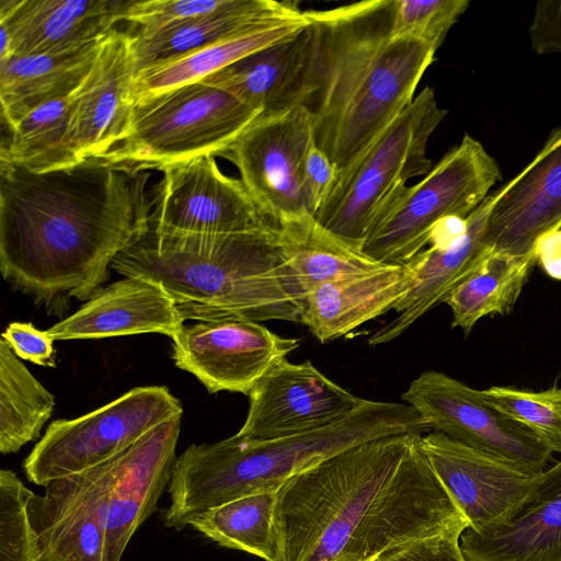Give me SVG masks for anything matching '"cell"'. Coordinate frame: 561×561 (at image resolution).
I'll use <instances>...</instances> for the list:
<instances>
[{
	"mask_svg": "<svg viewBox=\"0 0 561 561\" xmlns=\"http://www.w3.org/2000/svg\"><path fill=\"white\" fill-rule=\"evenodd\" d=\"M0 175L1 274L51 313L99 293L149 229V170L95 156L47 172L0 162Z\"/></svg>",
	"mask_w": 561,
	"mask_h": 561,
	"instance_id": "1",
	"label": "cell"
},
{
	"mask_svg": "<svg viewBox=\"0 0 561 561\" xmlns=\"http://www.w3.org/2000/svg\"><path fill=\"white\" fill-rule=\"evenodd\" d=\"M421 433L369 439L277 491L279 561H382L469 524L420 446Z\"/></svg>",
	"mask_w": 561,
	"mask_h": 561,
	"instance_id": "2",
	"label": "cell"
},
{
	"mask_svg": "<svg viewBox=\"0 0 561 561\" xmlns=\"http://www.w3.org/2000/svg\"><path fill=\"white\" fill-rule=\"evenodd\" d=\"M394 0L304 11L312 31L313 142L346 174L415 98L432 45L392 35Z\"/></svg>",
	"mask_w": 561,
	"mask_h": 561,
	"instance_id": "3",
	"label": "cell"
},
{
	"mask_svg": "<svg viewBox=\"0 0 561 561\" xmlns=\"http://www.w3.org/2000/svg\"><path fill=\"white\" fill-rule=\"evenodd\" d=\"M112 270L160 284L183 320L300 322L302 299L278 229L244 233L147 232Z\"/></svg>",
	"mask_w": 561,
	"mask_h": 561,
	"instance_id": "4",
	"label": "cell"
},
{
	"mask_svg": "<svg viewBox=\"0 0 561 561\" xmlns=\"http://www.w3.org/2000/svg\"><path fill=\"white\" fill-rule=\"evenodd\" d=\"M425 430L407 403L363 399L344 419L312 432L275 439L233 435L216 443L192 444L176 458L163 524L183 529L208 508L278 490L295 474L353 445Z\"/></svg>",
	"mask_w": 561,
	"mask_h": 561,
	"instance_id": "5",
	"label": "cell"
},
{
	"mask_svg": "<svg viewBox=\"0 0 561 561\" xmlns=\"http://www.w3.org/2000/svg\"><path fill=\"white\" fill-rule=\"evenodd\" d=\"M446 115L434 90L423 89L356 164L335 180L313 218L360 250L374 224L407 182L433 168L426 156L427 142Z\"/></svg>",
	"mask_w": 561,
	"mask_h": 561,
	"instance_id": "6",
	"label": "cell"
},
{
	"mask_svg": "<svg viewBox=\"0 0 561 561\" xmlns=\"http://www.w3.org/2000/svg\"><path fill=\"white\" fill-rule=\"evenodd\" d=\"M262 113L202 81L135 102L125 138L103 154L140 170L221 156Z\"/></svg>",
	"mask_w": 561,
	"mask_h": 561,
	"instance_id": "7",
	"label": "cell"
},
{
	"mask_svg": "<svg viewBox=\"0 0 561 561\" xmlns=\"http://www.w3.org/2000/svg\"><path fill=\"white\" fill-rule=\"evenodd\" d=\"M502 178L495 159L466 134L424 178L407 186L368 232L362 252L383 264H405L446 220L466 219Z\"/></svg>",
	"mask_w": 561,
	"mask_h": 561,
	"instance_id": "8",
	"label": "cell"
},
{
	"mask_svg": "<svg viewBox=\"0 0 561 561\" xmlns=\"http://www.w3.org/2000/svg\"><path fill=\"white\" fill-rule=\"evenodd\" d=\"M183 414L163 386L134 388L72 420H56L23 462L36 485L93 468L129 448L159 424Z\"/></svg>",
	"mask_w": 561,
	"mask_h": 561,
	"instance_id": "9",
	"label": "cell"
},
{
	"mask_svg": "<svg viewBox=\"0 0 561 561\" xmlns=\"http://www.w3.org/2000/svg\"><path fill=\"white\" fill-rule=\"evenodd\" d=\"M312 144V115L297 105L261 114L221 154L237 167L244 186L277 229L308 214L301 183Z\"/></svg>",
	"mask_w": 561,
	"mask_h": 561,
	"instance_id": "10",
	"label": "cell"
},
{
	"mask_svg": "<svg viewBox=\"0 0 561 561\" xmlns=\"http://www.w3.org/2000/svg\"><path fill=\"white\" fill-rule=\"evenodd\" d=\"M161 171V180L151 187L150 227L196 234L277 229L241 179L224 174L214 156L174 163Z\"/></svg>",
	"mask_w": 561,
	"mask_h": 561,
	"instance_id": "11",
	"label": "cell"
},
{
	"mask_svg": "<svg viewBox=\"0 0 561 561\" xmlns=\"http://www.w3.org/2000/svg\"><path fill=\"white\" fill-rule=\"evenodd\" d=\"M426 428L470 447L543 472L552 451L530 431L489 404L481 390L445 373L426 370L401 394Z\"/></svg>",
	"mask_w": 561,
	"mask_h": 561,
	"instance_id": "12",
	"label": "cell"
},
{
	"mask_svg": "<svg viewBox=\"0 0 561 561\" xmlns=\"http://www.w3.org/2000/svg\"><path fill=\"white\" fill-rule=\"evenodd\" d=\"M300 341L249 320L202 321L172 336L176 367L193 374L210 393L248 394Z\"/></svg>",
	"mask_w": 561,
	"mask_h": 561,
	"instance_id": "13",
	"label": "cell"
},
{
	"mask_svg": "<svg viewBox=\"0 0 561 561\" xmlns=\"http://www.w3.org/2000/svg\"><path fill=\"white\" fill-rule=\"evenodd\" d=\"M123 453V451H122ZM119 455L45 485L30 516L41 561H105V538Z\"/></svg>",
	"mask_w": 561,
	"mask_h": 561,
	"instance_id": "14",
	"label": "cell"
},
{
	"mask_svg": "<svg viewBox=\"0 0 561 561\" xmlns=\"http://www.w3.org/2000/svg\"><path fill=\"white\" fill-rule=\"evenodd\" d=\"M362 401L311 362L284 359L249 393L247 417L236 435L275 439L312 432L344 419Z\"/></svg>",
	"mask_w": 561,
	"mask_h": 561,
	"instance_id": "15",
	"label": "cell"
},
{
	"mask_svg": "<svg viewBox=\"0 0 561 561\" xmlns=\"http://www.w3.org/2000/svg\"><path fill=\"white\" fill-rule=\"evenodd\" d=\"M420 446L474 531L503 520L542 474L438 432Z\"/></svg>",
	"mask_w": 561,
	"mask_h": 561,
	"instance_id": "16",
	"label": "cell"
},
{
	"mask_svg": "<svg viewBox=\"0 0 561 561\" xmlns=\"http://www.w3.org/2000/svg\"><path fill=\"white\" fill-rule=\"evenodd\" d=\"M492 196L483 233L492 252L529 255L541 238L561 230V127Z\"/></svg>",
	"mask_w": 561,
	"mask_h": 561,
	"instance_id": "17",
	"label": "cell"
},
{
	"mask_svg": "<svg viewBox=\"0 0 561 561\" xmlns=\"http://www.w3.org/2000/svg\"><path fill=\"white\" fill-rule=\"evenodd\" d=\"M131 0H1L0 62L64 51L105 38Z\"/></svg>",
	"mask_w": 561,
	"mask_h": 561,
	"instance_id": "18",
	"label": "cell"
},
{
	"mask_svg": "<svg viewBox=\"0 0 561 561\" xmlns=\"http://www.w3.org/2000/svg\"><path fill=\"white\" fill-rule=\"evenodd\" d=\"M134 79L131 33L115 28L70 94V134L81 160L106 154L125 138L135 104Z\"/></svg>",
	"mask_w": 561,
	"mask_h": 561,
	"instance_id": "19",
	"label": "cell"
},
{
	"mask_svg": "<svg viewBox=\"0 0 561 561\" xmlns=\"http://www.w3.org/2000/svg\"><path fill=\"white\" fill-rule=\"evenodd\" d=\"M493 196L489 195L465 220L448 232L437 230L432 247L421 251L409 264L413 271L410 290L394 305L398 316L374 332L368 344L377 346L402 335L448 294L491 252L483 233Z\"/></svg>",
	"mask_w": 561,
	"mask_h": 561,
	"instance_id": "20",
	"label": "cell"
},
{
	"mask_svg": "<svg viewBox=\"0 0 561 561\" xmlns=\"http://www.w3.org/2000/svg\"><path fill=\"white\" fill-rule=\"evenodd\" d=\"M182 415L174 416L121 453L105 538V561H121L170 484Z\"/></svg>",
	"mask_w": 561,
	"mask_h": 561,
	"instance_id": "21",
	"label": "cell"
},
{
	"mask_svg": "<svg viewBox=\"0 0 561 561\" xmlns=\"http://www.w3.org/2000/svg\"><path fill=\"white\" fill-rule=\"evenodd\" d=\"M466 561H561V460L503 520L460 536Z\"/></svg>",
	"mask_w": 561,
	"mask_h": 561,
	"instance_id": "22",
	"label": "cell"
},
{
	"mask_svg": "<svg viewBox=\"0 0 561 561\" xmlns=\"http://www.w3.org/2000/svg\"><path fill=\"white\" fill-rule=\"evenodd\" d=\"M182 327L183 320L172 298L160 284L130 276L102 288L46 333L54 341L140 333H161L172 337Z\"/></svg>",
	"mask_w": 561,
	"mask_h": 561,
	"instance_id": "23",
	"label": "cell"
},
{
	"mask_svg": "<svg viewBox=\"0 0 561 561\" xmlns=\"http://www.w3.org/2000/svg\"><path fill=\"white\" fill-rule=\"evenodd\" d=\"M312 44L308 21L290 38L248 55L201 81L231 93L262 114L304 105L310 94Z\"/></svg>",
	"mask_w": 561,
	"mask_h": 561,
	"instance_id": "24",
	"label": "cell"
},
{
	"mask_svg": "<svg viewBox=\"0 0 561 561\" xmlns=\"http://www.w3.org/2000/svg\"><path fill=\"white\" fill-rule=\"evenodd\" d=\"M412 282L408 262L322 284L305 298L300 323L320 342H331L393 309Z\"/></svg>",
	"mask_w": 561,
	"mask_h": 561,
	"instance_id": "25",
	"label": "cell"
},
{
	"mask_svg": "<svg viewBox=\"0 0 561 561\" xmlns=\"http://www.w3.org/2000/svg\"><path fill=\"white\" fill-rule=\"evenodd\" d=\"M300 11L291 2L273 0H233L226 10L152 33H131L135 76L208 45L245 34L295 16Z\"/></svg>",
	"mask_w": 561,
	"mask_h": 561,
	"instance_id": "26",
	"label": "cell"
},
{
	"mask_svg": "<svg viewBox=\"0 0 561 561\" xmlns=\"http://www.w3.org/2000/svg\"><path fill=\"white\" fill-rule=\"evenodd\" d=\"M105 38L64 51L13 56L0 62L3 124L10 127L39 105L70 95L89 73Z\"/></svg>",
	"mask_w": 561,
	"mask_h": 561,
	"instance_id": "27",
	"label": "cell"
},
{
	"mask_svg": "<svg viewBox=\"0 0 561 561\" xmlns=\"http://www.w3.org/2000/svg\"><path fill=\"white\" fill-rule=\"evenodd\" d=\"M278 238L302 302L322 284L367 274L387 265L351 247L309 214L279 225Z\"/></svg>",
	"mask_w": 561,
	"mask_h": 561,
	"instance_id": "28",
	"label": "cell"
},
{
	"mask_svg": "<svg viewBox=\"0 0 561 561\" xmlns=\"http://www.w3.org/2000/svg\"><path fill=\"white\" fill-rule=\"evenodd\" d=\"M308 24L305 12L149 68L135 76L134 103L142 98L197 82L271 45L290 38Z\"/></svg>",
	"mask_w": 561,
	"mask_h": 561,
	"instance_id": "29",
	"label": "cell"
},
{
	"mask_svg": "<svg viewBox=\"0 0 561 561\" xmlns=\"http://www.w3.org/2000/svg\"><path fill=\"white\" fill-rule=\"evenodd\" d=\"M536 262V252L514 256L491 251L446 297L451 328L467 335L481 318L511 312Z\"/></svg>",
	"mask_w": 561,
	"mask_h": 561,
	"instance_id": "30",
	"label": "cell"
},
{
	"mask_svg": "<svg viewBox=\"0 0 561 561\" xmlns=\"http://www.w3.org/2000/svg\"><path fill=\"white\" fill-rule=\"evenodd\" d=\"M70 95L48 101L8 127L0 162L47 172L81 161L70 134Z\"/></svg>",
	"mask_w": 561,
	"mask_h": 561,
	"instance_id": "31",
	"label": "cell"
},
{
	"mask_svg": "<svg viewBox=\"0 0 561 561\" xmlns=\"http://www.w3.org/2000/svg\"><path fill=\"white\" fill-rule=\"evenodd\" d=\"M277 491L252 493L208 508L193 517L187 526L222 547L264 561H279L274 526Z\"/></svg>",
	"mask_w": 561,
	"mask_h": 561,
	"instance_id": "32",
	"label": "cell"
},
{
	"mask_svg": "<svg viewBox=\"0 0 561 561\" xmlns=\"http://www.w3.org/2000/svg\"><path fill=\"white\" fill-rule=\"evenodd\" d=\"M55 407L54 396L0 340V451H19L34 440Z\"/></svg>",
	"mask_w": 561,
	"mask_h": 561,
	"instance_id": "33",
	"label": "cell"
},
{
	"mask_svg": "<svg viewBox=\"0 0 561 561\" xmlns=\"http://www.w3.org/2000/svg\"><path fill=\"white\" fill-rule=\"evenodd\" d=\"M484 400L561 454V387L534 391L505 386L481 390Z\"/></svg>",
	"mask_w": 561,
	"mask_h": 561,
	"instance_id": "34",
	"label": "cell"
},
{
	"mask_svg": "<svg viewBox=\"0 0 561 561\" xmlns=\"http://www.w3.org/2000/svg\"><path fill=\"white\" fill-rule=\"evenodd\" d=\"M34 493L8 469L0 471V561H41L30 516Z\"/></svg>",
	"mask_w": 561,
	"mask_h": 561,
	"instance_id": "35",
	"label": "cell"
},
{
	"mask_svg": "<svg viewBox=\"0 0 561 561\" xmlns=\"http://www.w3.org/2000/svg\"><path fill=\"white\" fill-rule=\"evenodd\" d=\"M469 4L468 0H394L392 35L417 38L438 49Z\"/></svg>",
	"mask_w": 561,
	"mask_h": 561,
	"instance_id": "36",
	"label": "cell"
},
{
	"mask_svg": "<svg viewBox=\"0 0 561 561\" xmlns=\"http://www.w3.org/2000/svg\"><path fill=\"white\" fill-rule=\"evenodd\" d=\"M233 0H131L124 21L148 34L184 21L208 16L228 9Z\"/></svg>",
	"mask_w": 561,
	"mask_h": 561,
	"instance_id": "37",
	"label": "cell"
},
{
	"mask_svg": "<svg viewBox=\"0 0 561 561\" xmlns=\"http://www.w3.org/2000/svg\"><path fill=\"white\" fill-rule=\"evenodd\" d=\"M336 180V169L314 142L307 154L302 171L305 206L312 217L325 202Z\"/></svg>",
	"mask_w": 561,
	"mask_h": 561,
	"instance_id": "38",
	"label": "cell"
},
{
	"mask_svg": "<svg viewBox=\"0 0 561 561\" xmlns=\"http://www.w3.org/2000/svg\"><path fill=\"white\" fill-rule=\"evenodd\" d=\"M2 339L19 358L39 366H55L54 340L46 331H39L31 323L12 322Z\"/></svg>",
	"mask_w": 561,
	"mask_h": 561,
	"instance_id": "39",
	"label": "cell"
},
{
	"mask_svg": "<svg viewBox=\"0 0 561 561\" xmlns=\"http://www.w3.org/2000/svg\"><path fill=\"white\" fill-rule=\"evenodd\" d=\"M465 530H450L405 546L382 561H466L460 536Z\"/></svg>",
	"mask_w": 561,
	"mask_h": 561,
	"instance_id": "40",
	"label": "cell"
},
{
	"mask_svg": "<svg viewBox=\"0 0 561 561\" xmlns=\"http://www.w3.org/2000/svg\"><path fill=\"white\" fill-rule=\"evenodd\" d=\"M529 35L537 54L561 53V0L536 3Z\"/></svg>",
	"mask_w": 561,
	"mask_h": 561,
	"instance_id": "41",
	"label": "cell"
},
{
	"mask_svg": "<svg viewBox=\"0 0 561 561\" xmlns=\"http://www.w3.org/2000/svg\"><path fill=\"white\" fill-rule=\"evenodd\" d=\"M537 261L553 278L561 279V230L541 238L536 248Z\"/></svg>",
	"mask_w": 561,
	"mask_h": 561,
	"instance_id": "42",
	"label": "cell"
}]
</instances>
